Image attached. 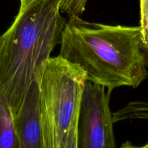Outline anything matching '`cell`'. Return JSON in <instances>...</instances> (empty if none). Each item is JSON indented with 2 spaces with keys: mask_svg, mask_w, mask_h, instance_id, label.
<instances>
[{
  "mask_svg": "<svg viewBox=\"0 0 148 148\" xmlns=\"http://www.w3.org/2000/svg\"><path fill=\"white\" fill-rule=\"evenodd\" d=\"M59 45L62 58L80 67L87 80L110 93L120 87L137 88L148 77V43L140 26L111 25L71 17Z\"/></svg>",
  "mask_w": 148,
  "mask_h": 148,
  "instance_id": "cell-1",
  "label": "cell"
},
{
  "mask_svg": "<svg viewBox=\"0 0 148 148\" xmlns=\"http://www.w3.org/2000/svg\"><path fill=\"white\" fill-rule=\"evenodd\" d=\"M61 0H23L9 28L0 35V79L12 115L56 45L66 20Z\"/></svg>",
  "mask_w": 148,
  "mask_h": 148,
  "instance_id": "cell-2",
  "label": "cell"
},
{
  "mask_svg": "<svg viewBox=\"0 0 148 148\" xmlns=\"http://www.w3.org/2000/svg\"><path fill=\"white\" fill-rule=\"evenodd\" d=\"M46 148H62L87 80L85 72L60 55L51 57L36 77Z\"/></svg>",
  "mask_w": 148,
  "mask_h": 148,
  "instance_id": "cell-3",
  "label": "cell"
},
{
  "mask_svg": "<svg viewBox=\"0 0 148 148\" xmlns=\"http://www.w3.org/2000/svg\"><path fill=\"white\" fill-rule=\"evenodd\" d=\"M111 93L86 80L79 103L77 148H116Z\"/></svg>",
  "mask_w": 148,
  "mask_h": 148,
  "instance_id": "cell-4",
  "label": "cell"
},
{
  "mask_svg": "<svg viewBox=\"0 0 148 148\" xmlns=\"http://www.w3.org/2000/svg\"><path fill=\"white\" fill-rule=\"evenodd\" d=\"M18 148H46L40 120L39 88L34 81L20 109L13 115Z\"/></svg>",
  "mask_w": 148,
  "mask_h": 148,
  "instance_id": "cell-5",
  "label": "cell"
},
{
  "mask_svg": "<svg viewBox=\"0 0 148 148\" xmlns=\"http://www.w3.org/2000/svg\"><path fill=\"white\" fill-rule=\"evenodd\" d=\"M0 148H18L13 115L0 79Z\"/></svg>",
  "mask_w": 148,
  "mask_h": 148,
  "instance_id": "cell-6",
  "label": "cell"
},
{
  "mask_svg": "<svg viewBox=\"0 0 148 148\" xmlns=\"http://www.w3.org/2000/svg\"><path fill=\"white\" fill-rule=\"evenodd\" d=\"M88 0H61L60 12L69 18L80 17L85 10Z\"/></svg>",
  "mask_w": 148,
  "mask_h": 148,
  "instance_id": "cell-7",
  "label": "cell"
},
{
  "mask_svg": "<svg viewBox=\"0 0 148 148\" xmlns=\"http://www.w3.org/2000/svg\"><path fill=\"white\" fill-rule=\"evenodd\" d=\"M79 110V104L77 109L75 110L67 134H66L62 148H77V121Z\"/></svg>",
  "mask_w": 148,
  "mask_h": 148,
  "instance_id": "cell-8",
  "label": "cell"
},
{
  "mask_svg": "<svg viewBox=\"0 0 148 148\" xmlns=\"http://www.w3.org/2000/svg\"><path fill=\"white\" fill-rule=\"evenodd\" d=\"M140 27L145 41L148 43V0H140Z\"/></svg>",
  "mask_w": 148,
  "mask_h": 148,
  "instance_id": "cell-9",
  "label": "cell"
},
{
  "mask_svg": "<svg viewBox=\"0 0 148 148\" xmlns=\"http://www.w3.org/2000/svg\"><path fill=\"white\" fill-rule=\"evenodd\" d=\"M120 148H148V140L145 144L143 145H134L131 142L126 141L121 145Z\"/></svg>",
  "mask_w": 148,
  "mask_h": 148,
  "instance_id": "cell-10",
  "label": "cell"
},
{
  "mask_svg": "<svg viewBox=\"0 0 148 148\" xmlns=\"http://www.w3.org/2000/svg\"><path fill=\"white\" fill-rule=\"evenodd\" d=\"M20 1H23V0H20Z\"/></svg>",
  "mask_w": 148,
  "mask_h": 148,
  "instance_id": "cell-11",
  "label": "cell"
}]
</instances>
